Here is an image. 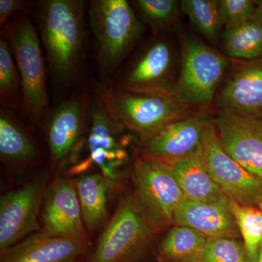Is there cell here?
Segmentation results:
<instances>
[{
  "label": "cell",
  "instance_id": "obj_1",
  "mask_svg": "<svg viewBox=\"0 0 262 262\" xmlns=\"http://www.w3.org/2000/svg\"><path fill=\"white\" fill-rule=\"evenodd\" d=\"M84 6L80 0L39 3L41 40L52 77L59 85H70L79 75L84 41Z\"/></svg>",
  "mask_w": 262,
  "mask_h": 262
},
{
  "label": "cell",
  "instance_id": "obj_2",
  "mask_svg": "<svg viewBox=\"0 0 262 262\" xmlns=\"http://www.w3.org/2000/svg\"><path fill=\"white\" fill-rule=\"evenodd\" d=\"M1 29V37L9 44L21 82L20 113L39 125L49 115V101L46 64L37 30L28 13L16 15Z\"/></svg>",
  "mask_w": 262,
  "mask_h": 262
},
{
  "label": "cell",
  "instance_id": "obj_3",
  "mask_svg": "<svg viewBox=\"0 0 262 262\" xmlns=\"http://www.w3.org/2000/svg\"><path fill=\"white\" fill-rule=\"evenodd\" d=\"M89 13L98 66L106 84L141 37L144 27L126 0H93Z\"/></svg>",
  "mask_w": 262,
  "mask_h": 262
},
{
  "label": "cell",
  "instance_id": "obj_4",
  "mask_svg": "<svg viewBox=\"0 0 262 262\" xmlns=\"http://www.w3.org/2000/svg\"><path fill=\"white\" fill-rule=\"evenodd\" d=\"M97 90L111 115L141 141L189 117L190 105L173 96L114 91L103 84Z\"/></svg>",
  "mask_w": 262,
  "mask_h": 262
},
{
  "label": "cell",
  "instance_id": "obj_5",
  "mask_svg": "<svg viewBox=\"0 0 262 262\" xmlns=\"http://www.w3.org/2000/svg\"><path fill=\"white\" fill-rule=\"evenodd\" d=\"M155 234L134 194H126L119 202L88 262H144Z\"/></svg>",
  "mask_w": 262,
  "mask_h": 262
},
{
  "label": "cell",
  "instance_id": "obj_6",
  "mask_svg": "<svg viewBox=\"0 0 262 262\" xmlns=\"http://www.w3.org/2000/svg\"><path fill=\"white\" fill-rule=\"evenodd\" d=\"M90 130L87 139L89 156L70 169L71 175L88 173L96 165L108 182L112 194L120 187L125 166L128 160L123 138L120 133L125 129L108 111L98 90L89 108Z\"/></svg>",
  "mask_w": 262,
  "mask_h": 262
},
{
  "label": "cell",
  "instance_id": "obj_7",
  "mask_svg": "<svg viewBox=\"0 0 262 262\" xmlns=\"http://www.w3.org/2000/svg\"><path fill=\"white\" fill-rule=\"evenodd\" d=\"M133 181L136 203L155 233L171 228L177 208L185 196L169 165L139 155L134 161Z\"/></svg>",
  "mask_w": 262,
  "mask_h": 262
},
{
  "label": "cell",
  "instance_id": "obj_8",
  "mask_svg": "<svg viewBox=\"0 0 262 262\" xmlns=\"http://www.w3.org/2000/svg\"><path fill=\"white\" fill-rule=\"evenodd\" d=\"M182 64L176 96L188 104H208L216 94L228 60L200 39L183 35Z\"/></svg>",
  "mask_w": 262,
  "mask_h": 262
},
{
  "label": "cell",
  "instance_id": "obj_9",
  "mask_svg": "<svg viewBox=\"0 0 262 262\" xmlns=\"http://www.w3.org/2000/svg\"><path fill=\"white\" fill-rule=\"evenodd\" d=\"M175 56L165 39L150 43L110 89L134 94L176 96Z\"/></svg>",
  "mask_w": 262,
  "mask_h": 262
},
{
  "label": "cell",
  "instance_id": "obj_10",
  "mask_svg": "<svg viewBox=\"0 0 262 262\" xmlns=\"http://www.w3.org/2000/svg\"><path fill=\"white\" fill-rule=\"evenodd\" d=\"M203 159L227 198L242 206L258 207L262 201V179L248 171L226 152L212 121L205 134Z\"/></svg>",
  "mask_w": 262,
  "mask_h": 262
},
{
  "label": "cell",
  "instance_id": "obj_11",
  "mask_svg": "<svg viewBox=\"0 0 262 262\" xmlns=\"http://www.w3.org/2000/svg\"><path fill=\"white\" fill-rule=\"evenodd\" d=\"M46 192L45 183L36 181L2 195L0 252L41 230L38 217Z\"/></svg>",
  "mask_w": 262,
  "mask_h": 262
},
{
  "label": "cell",
  "instance_id": "obj_12",
  "mask_svg": "<svg viewBox=\"0 0 262 262\" xmlns=\"http://www.w3.org/2000/svg\"><path fill=\"white\" fill-rule=\"evenodd\" d=\"M213 122L226 152L262 179L261 120L222 110Z\"/></svg>",
  "mask_w": 262,
  "mask_h": 262
},
{
  "label": "cell",
  "instance_id": "obj_13",
  "mask_svg": "<svg viewBox=\"0 0 262 262\" xmlns=\"http://www.w3.org/2000/svg\"><path fill=\"white\" fill-rule=\"evenodd\" d=\"M42 233L57 237L91 241L84 227L75 179L58 177L45 196Z\"/></svg>",
  "mask_w": 262,
  "mask_h": 262
},
{
  "label": "cell",
  "instance_id": "obj_14",
  "mask_svg": "<svg viewBox=\"0 0 262 262\" xmlns=\"http://www.w3.org/2000/svg\"><path fill=\"white\" fill-rule=\"evenodd\" d=\"M210 122L198 116L177 120L142 141L143 155L166 164L203 157L205 134Z\"/></svg>",
  "mask_w": 262,
  "mask_h": 262
},
{
  "label": "cell",
  "instance_id": "obj_15",
  "mask_svg": "<svg viewBox=\"0 0 262 262\" xmlns=\"http://www.w3.org/2000/svg\"><path fill=\"white\" fill-rule=\"evenodd\" d=\"M87 84L48 116V140L53 161L61 163L80 143L89 108Z\"/></svg>",
  "mask_w": 262,
  "mask_h": 262
},
{
  "label": "cell",
  "instance_id": "obj_16",
  "mask_svg": "<svg viewBox=\"0 0 262 262\" xmlns=\"http://www.w3.org/2000/svg\"><path fill=\"white\" fill-rule=\"evenodd\" d=\"M91 246V241L39 231L0 252V262H72L89 255Z\"/></svg>",
  "mask_w": 262,
  "mask_h": 262
},
{
  "label": "cell",
  "instance_id": "obj_17",
  "mask_svg": "<svg viewBox=\"0 0 262 262\" xmlns=\"http://www.w3.org/2000/svg\"><path fill=\"white\" fill-rule=\"evenodd\" d=\"M219 103L222 110L262 121V58L239 60Z\"/></svg>",
  "mask_w": 262,
  "mask_h": 262
},
{
  "label": "cell",
  "instance_id": "obj_18",
  "mask_svg": "<svg viewBox=\"0 0 262 262\" xmlns=\"http://www.w3.org/2000/svg\"><path fill=\"white\" fill-rule=\"evenodd\" d=\"M190 227L208 238L239 237L229 199L220 203H200L184 198L176 212L174 226Z\"/></svg>",
  "mask_w": 262,
  "mask_h": 262
},
{
  "label": "cell",
  "instance_id": "obj_19",
  "mask_svg": "<svg viewBox=\"0 0 262 262\" xmlns=\"http://www.w3.org/2000/svg\"><path fill=\"white\" fill-rule=\"evenodd\" d=\"M167 165L187 199L208 203L228 199L211 177L203 156L179 160Z\"/></svg>",
  "mask_w": 262,
  "mask_h": 262
},
{
  "label": "cell",
  "instance_id": "obj_20",
  "mask_svg": "<svg viewBox=\"0 0 262 262\" xmlns=\"http://www.w3.org/2000/svg\"><path fill=\"white\" fill-rule=\"evenodd\" d=\"M76 181L82 220L88 232H94L108 223L111 189L101 172H88Z\"/></svg>",
  "mask_w": 262,
  "mask_h": 262
},
{
  "label": "cell",
  "instance_id": "obj_21",
  "mask_svg": "<svg viewBox=\"0 0 262 262\" xmlns=\"http://www.w3.org/2000/svg\"><path fill=\"white\" fill-rule=\"evenodd\" d=\"M222 44L226 54L234 59L262 58V10L258 5L252 18L225 27Z\"/></svg>",
  "mask_w": 262,
  "mask_h": 262
},
{
  "label": "cell",
  "instance_id": "obj_22",
  "mask_svg": "<svg viewBox=\"0 0 262 262\" xmlns=\"http://www.w3.org/2000/svg\"><path fill=\"white\" fill-rule=\"evenodd\" d=\"M37 148L34 141L12 112L0 111V155L8 163L25 164L37 158Z\"/></svg>",
  "mask_w": 262,
  "mask_h": 262
},
{
  "label": "cell",
  "instance_id": "obj_23",
  "mask_svg": "<svg viewBox=\"0 0 262 262\" xmlns=\"http://www.w3.org/2000/svg\"><path fill=\"white\" fill-rule=\"evenodd\" d=\"M208 237L195 229L175 225L169 229L157 251L159 262L201 260Z\"/></svg>",
  "mask_w": 262,
  "mask_h": 262
},
{
  "label": "cell",
  "instance_id": "obj_24",
  "mask_svg": "<svg viewBox=\"0 0 262 262\" xmlns=\"http://www.w3.org/2000/svg\"><path fill=\"white\" fill-rule=\"evenodd\" d=\"M0 101L1 108L20 112L23 104L21 82L9 44L0 39Z\"/></svg>",
  "mask_w": 262,
  "mask_h": 262
},
{
  "label": "cell",
  "instance_id": "obj_25",
  "mask_svg": "<svg viewBox=\"0 0 262 262\" xmlns=\"http://www.w3.org/2000/svg\"><path fill=\"white\" fill-rule=\"evenodd\" d=\"M229 207L242 236L248 260L255 262L262 246V212L258 207L242 206L230 199Z\"/></svg>",
  "mask_w": 262,
  "mask_h": 262
},
{
  "label": "cell",
  "instance_id": "obj_26",
  "mask_svg": "<svg viewBox=\"0 0 262 262\" xmlns=\"http://www.w3.org/2000/svg\"><path fill=\"white\" fill-rule=\"evenodd\" d=\"M179 6L196 31L210 40L216 39L222 26L218 0H182Z\"/></svg>",
  "mask_w": 262,
  "mask_h": 262
},
{
  "label": "cell",
  "instance_id": "obj_27",
  "mask_svg": "<svg viewBox=\"0 0 262 262\" xmlns=\"http://www.w3.org/2000/svg\"><path fill=\"white\" fill-rule=\"evenodd\" d=\"M131 4L141 21L155 32L168 28L178 16L179 2L175 0H136Z\"/></svg>",
  "mask_w": 262,
  "mask_h": 262
},
{
  "label": "cell",
  "instance_id": "obj_28",
  "mask_svg": "<svg viewBox=\"0 0 262 262\" xmlns=\"http://www.w3.org/2000/svg\"><path fill=\"white\" fill-rule=\"evenodd\" d=\"M201 260L204 262H250L244 244L232 237L208 238Z\"/></svg>",
  "mask_w": 262,
  "mask_h": 262
},
{
  "label": "cell",
  "instance_id": "obj_29",
  "mask_svg": "<svg viewBox=\"0 0 262 262\" xmlns=\"http://www.w3.org/2000/svg\"><path fill=\"white\" fill-rule=\"evenodd\" d=\"M220 14L225 27L243 23L256 13L258 1L255 0H220Z\"/></svg>",
  "mask_w": 262,
  "mask_h": 262
},
{
  "label": "cell",
  "instance_id": "obj_30",
  "mask_svg": "<svg viewBox=\"0 0 262 262\" xmlns=\"http://www.w3.org/2000/svg\"><path fill=\"white\" fill-rule=\"evenodd\" d=\"M32 5V2L23 0H0L1 28L16 15L21 13H28Z\"/></svg>",
  "mask_w": 262,
  "mask_h": 262
},
{
  "label": "cell",
  "instance_id": "obj_31",
  "mask_svg": "<svg viewBox=\"0 0 262 262\" xmlns=\"http://www.w3.org/2000/svg\"><path fill=\"white\" fill-rule=\"evenodd\" d=\"M89 256L90 254L72 262H88V261H89Z\"/></svg>",
  "mask_w": 262,
  "mask_h": 262
},
{
  "label": "cell",
  "instance_id": "obj_32",
  "mask_svg": "<svg viewBox=\"0 0 262 262\" xmlns=\"http://www.w3.org/2000/svg\"><path fill=\"white\" fill-rule=\"evenodd\" d=\"M255 262H262V246L258 251L257 258Z\"/></svg>",
  "mask_w": 262,
  "mask_h": 262
},
{
  "label": "cell",
  "instance_id": "obj_33",
  "mask_svg": "<svg viewBox=\"0 0 262 262\" xmlns=\"http://www.w3.org/2000/svg\"><path fill=\"white\" fill-rule=\"evenodd\" d=\"M258 5L262 10V0H259V1H258Z\"/></svg>",
  "mask_w": 262,
  "mask_h": 262
},
{
  "label": "cell",
  "instance_id": "obj_34",
  "mask_svg": "<svg viewBox=\"0 0 262 262\" xmlns=\"http://www.w3.org/2000/svg\"><path fill=\"white\" fill-rule=\"evenodd\" d=\"M258 208H259L260 211L262 212V201L259 203V205H258Z\"/></svg>",
  "mask_w": 262,
  "mask_h": 262
},
{
  "label": "cell",
  "instance_id": "obj_35",
  "mask_svg": "<svg viewBox=\"0 0 262 262\" xmlns=\"http://www.w3.org/2000/svg\"><path fill=\"white\" fill-rule=\"evenodd\" d=\"M187 262H204V261H202V260H196V261H187Z\"/></svg>",
  "mask_w": 262,
  "mask_h": 262
}]
</instances>
